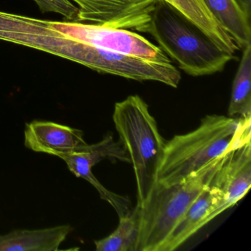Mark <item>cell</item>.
Segmentation results:
<instances>
[{"label": "cell", "mask_w": 251, "mask_h": 251, "mask_svg": "<svg viewBox=\"0 0 251 251\" xmlns=\"http://www.w3.org/2000/svg\"><path fill=\"white\" fill-rule=\"evenodd\" d=\"M217 203V192L214 188L208 186L196 198L176 225L161 251H176L198 230L214 220V213Z\"/></svg>", "instance_id": "cell-10"}, {"label": "cell", "mask_w": 251, "mask_h": 251, "mask_svg": "<svg viewBox=\"0 0 251 251\" xmlns=\"http://www.w3.org/2000/svg\"><path fill=\"white\" fill-rule=\"evenodd\" d=\"M251 45L243 48V53L232 86L227 115L251 119Z\"/></svg>", "instance_id": "cell-13"}, {"label": "cell", "mask_w": 251, "mask_h": 251, "mask_svg": "<svg viewBox=\"0 0 251 251\" xmlns=\"http://www.w3.org/2000/svg\"><path fill=\"white\" fill-rule=\"evenodd\" d=\"M148 33L180 70L194 77L220 73L234 57L164 0L157 1Z\"/></svg>", "instance_id": "cell-2"}, {"label": "cell", "mask_w": 251, "mask_h": 251, "mask_svg": "<svg viewBox=\"0 0 251 251\" xmlns=\"http://www.w3.org/2000/svg\"><path fill=\"white\" fill-rule=\"evenodd\" d=\"M42 13H55L77 23L78 8L70 0H33Z\"/></svg>", "instance_id": "cell-15"}, {"label": "cell", "mask_w": 251, "mask_h": 251, "mask_svg": "<svg viewBox=\"0 0 251 251\" xmlns=\"http://www.w3.org/2000/svg\"><path fill=\"white\" fill-rule=\"evenodd\" d=\"M86 145L83 131L78 129L39 120L26 124L25 145L34 152L61 158Z\"/></svg>", "instance_id": "cell-9"}, {"label": "cell", "mask_w": 251, "mask_h": 251, "mask_svg": "<svg viewBox=\"0 0 251 251\" xmlns=\"http://www.w3.org/2000/svg\"><path fill=\"white\" fill-rule=\"evenodd\" d=\"M226 155L180 183L163 186L156 181L147 199L139 205L137 251H162L176 225L196 198L209 186Z\"/></svg>", "instance_id": "cell-3"}, {"label": "cell", "mask_w": 251, "mask_h": 251, "mask_svg": "<svg viewBox=\"0 0 251 251\" xmlns=\"http://www.w3.org/2000/svg\"><path fill=\"white\" fill-rule=\"evenodd\" d=\"M78 8L77 23L148 33L158 0H70Z\"/></svg>", "instance_id": "cell-7"}, {"label": "cell", "mask_w": 251, "mask_h": 251, "mask_svg": "<svg viewBox=\"0 0 251 251\" xmlns=\"http://www.w3.org/2000/svg\"><path fill=\"white\" fill-rule=\"evenodd\" d=\"M240 6L243 8L244 11L251 16V0H237Z\"/></svg>", "instance_id": "cell-16"}, {"label": "cell", "mask_w": 251, "mask_h": 251, "mask_svg": "<svg viewBox=\"0 0 251 251\" xmlns=\"http://www.w3.org/2000/svg\"><path fill=\"white\" fill-rule=\"evenodd\" d=\"M118 226L109 236L95 241L98 251H137L139 235V205L119 217Z\"/></svg>", "instance_id": "cell-14"}, {"label": "cell", "mask_w": 251, "mask_h": 251, "mask_svg": "<svg viewBox=\"0 0 251 251\" xmlns=\"http://www.w3.org/2000/svg\"><path fill=\"white\" fill-rule=\"evenodd\" d=\"M60 158L65 161L70 171L76 177H82L90 183L99 192L101 199L114 208L119 217L130 211L129 198L107 189L92 173L93 167L104 159L110 160L111 162L122 161L130 164L127 152L120 140H114L112 133L105 134L98 143L91 145L86 144L75 152L63 155Z\"/></svg>", "instance_id": "cell-6"}, {"label": "cell", "mask_w": 251, "mask_h": 251, "mask_svg": "<svg viewBox=\"0 0 251 251\" xmlns=\"http://www.w3.org/2000/svg\"><path fill=\"white\" fill-rule=\"evenodd\" d=\"M50 25L64 34L100 49L147 59H169L158 46L131 30L75 22L50 21Z\"/></svg>", "instance_id": "cell-5"}, {"label": "cell", "mask_w": 251, "mask_h": 251, "mask_svg": "<svg viewBox=\"0 0 251 251\" xmlns=\"http://www.w3.org/2000/svg\"><path fill=\"white\" fill-rule=\"evenodd\" d=\"M113 121L133 165L137 189V205H142L156 183L157 172L166 141L139 95H130L114 105Z\"/></svg>", "instance_id": "cell-4"}, {"label": "cell", "mask_w": 251, "mask_h": 251, "mask_svg": "<svg viewBox=\"0 0 251 251\" xmlns=\"http://www.w3.org/2000/svg\"><path fill=\"white\" fill-rule=\"evenodd\" d=\"M208 15L221 26L239 49L251 44L250 17L237 0H199Z\"/></svg>", "instance_id": "cell-12"}, {"label": "cell", "mask_w": 251, "mask_h": 251, "mask_svg": "<svg viewBox=\"0 0 251 251\" xmlns=\"http://www.w3.org/2000/svg\"><path fill=\"white\" fill-rule=\"evenodd\" d=\"M251 186V142H247L225 156L210 183L218 197L214 213L217 217L236 205Z\"/></svg>", "instance_id": "cell-8"}, {"label": "cell", "mask_w": 251, "mask_h": 251, "mask_svg": "<svg viewBox=\"0 0 251 251\" xmlns=\"http://www.w3.org/2000/svg\"><path fill=\"white\" fill-rule=\"evenodd\" d=\"M73 228L70 225L16 230L0 236V251H56Z\"/></svg>", "instance_id": "cell-11"}, {"label": "cell", "mask_w": 251, "mask_h": 251, "mask_svg": "<svg viewBox=\"0 0 251 251\" xmlns=\"http://www.w3.org/2000/svg\"><path fill=\"white\" fill-rule=\"evenodd\" d=\"M251 119L205 116L195 130L166 141L156 181L176 184L251 141Z\"/></svg>", "instance_id": "cell-1"}]
</instances>
